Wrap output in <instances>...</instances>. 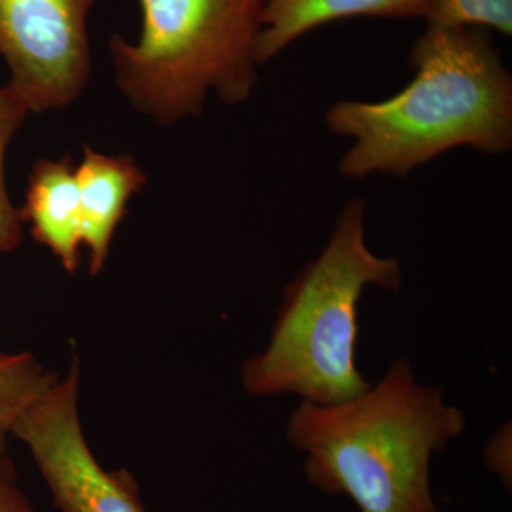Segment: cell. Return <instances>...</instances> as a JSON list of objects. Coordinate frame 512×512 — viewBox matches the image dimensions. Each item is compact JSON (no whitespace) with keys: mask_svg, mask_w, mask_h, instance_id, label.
<instances>
[{"mask_svg":"<svg viewBox=\"0 0 512 512\" xmlns=\"http://www.w3.org/2000/svg\"><path fill=\"white\" fill-rule=\"evenodd\" d=\"M409 63L413 80L392 99L338 101L326 113L329 130L353 140L340 173L403 178L456 147L511 150L512 79L490 30L427 28Z\"/></svg>","mask_w":512,"mask_h":512,"instance_id":"obj_1","label":"cell"},{"mask_svg":"<svg viewBox=\"0 0 512 512\" xmlns=\"http://www.w3.org/2000/svg\"><path fill=\"white\" fill-rule=\"evenodd\" d=\"M466 427V413L399 357L362 396L299 403L286 437L305 454L306 480L323 494L345 495L360 512H437L431 460Z\"/></svg>","mask_w":512,"mask_h":512,"instance_id":"obj_2","label":"cell"},{"mask_svg":"<svg viewBox=\"0 0 512 512\" xmlns=\"http://www.w3.org/2000/svg\"><path fill=\"white\" fill-rule=\"evenodd\" d=\"M365 220L362 198L346 202L328 244L286 285L268 345L242 365L245 392L330 406L370 389L356 363L360 299L369 286L399 291L403 272L367 247Z\"/></svg>","mask_w":512,"mask_h":512,"instance_id":"obj_3","label":"cell"},{"mask_svg":"<svg viewBox=\"0 0 512 512\" xmlns=\"http://www.w3.org/2000/svg\"><path fill=\"white\" fill-rule=\"evenodd\" d=\"M138 3V42L114 35L110 43L117 82L137 110L170 124L201 114L210 90L229 106L251 97L264 0Z\"/></svg>","mask_w":512,"mask_h":512,"instance_id":"obj_4","label":"cell"},{"mask_svg":"<svg viewBox=\"0 0 512 512\" xmlns=\"http://www.w3.org/2000/svg\"><path fill=\"white\" fill-rule=\"evenodd\" d=\"M79 360L22 414L12 436L29 448L62 512H146L126 470H106L79 416Z\"/></svg>","mask_w":512,"mask_h":512,"instance_id":"obj_5","label":"cell"},{"mask_svg":"<svg viewBox=\"0 0 512 512\" xmlns=\"http://www.w3.org/2000/svg\"><path fill=\"white\" fill-rule=\"evenodd\" d=\"M94 0H0L8 86L33 113L72 103L89 79L87 18Z\"/></svg>","mask_w":512,"mask_h":512,"instance_id":"obj_6","label":"cell"},{"mask_svg":"<svg viewBox=\"0 0 512 512\" xmlns=\"http://www.w3.org/2000/svg\"><path fill=\"white\" fill-rule=\"evenodd\" d=\"M79 185L82 245L89 251L90 274L106 264L114 232L126 217L127 204L147 183V177L130 156H106L84 147L76 167Z\"/></svg>","mask_w":512,"mask_h":512,"instance_id":"obj_7","label":"cell"},{"mask_svg":"<svg viewBox=\"0 0 512 512\" xmlns=\"http://www.w3.org/2000/svg\"><path fill=\"white\" fill-rule=\"evenodd\" d=\"M436 0H264L256 39L258 66L306 33L349 18L427 19Z\"/></svg>","mask_w":512,"mask_h":512,"instance_id":"obj_8","label":"cell"},{"mask_svg":"<svg viewBox=\"0 0 512 512\" xmlns=\"http://www.w3.org/2000/svg\"><path fill=\"white\" fill-rule=\"evenodd\" d=\"M19 217L29 222L33 238L49 248L67 272L74 274L82 245V212L72 158L37 161Z\"/></svg>","mask_w":512,"mask_h":512,"instance_id":"obj_9","label":"cell"},{"mask_svg":"<svg viewBox=\"0 0 512 512\" xmlns=\"http://www.w3.org/2000/svg\"><path fill=\"white\" fill-rule=\"evenodd\" d=\"M30 353L0 352V450L22 414L57 382Z\"/></svg>","mask_w":512,"mask_h":512,"instance_id":"obj_10","label":"cell"},{"mask_svg":"<svg viewBox=\"0 0 512 512\" xmlns=\"http://www.w3.org/2000/svg\"><path fill=\"white\" fill-rule=\"evenodd\" d=\"M30 113L25 101L9 86L0 87V252L18 248L22 220L9 200L5 181V157L10 140Z\"/></svg>","mask_w":512,"mask_h":512,"instance_id":"obj_11","label":"cell"},{"mask_svg":"<svg viewBox=\"0 0 512 512\" xmlns=\"http://www.w3.org/2000/svg\"><path fill=\"white\" fill-rule=\"evenodd\" d=\"M427 28L495 29L512 35V0H436Z\"/></svg>","mask_w":512,"mask_h":512,"instance_id":"obj_12","label":"cell"},{"mask_svg":"<svg viewBox=\"0 0 512 512\" xmlns=\"http://www.w3.org/2000/svg\"><path fill=\"white\" fill-rule=\"evenodd\" d=\"M484 464L487 470L497 474L508 491L512 485L511 423L500 427L484 448Z\"/></svg>","mask_w":512,"mask_h":512,"instance_id":"obj_13","label":"cell"},{"mask_svg":"<svg viewBox=\"0 0 512 512\" xmlns=\"http://www.w3.org/2000/svg\"><path fill=\"white\" fill-rule=\"evenodd\" d=\"M0 512H36L16 483L3 450H0Z\"/></svg>","mask_w":512,"mask_h":512,"instance_id":"obj_14","label":"cell"},{"mask_svg":"<svg viewBox=\"0 0 512 512\" xmlns=\"http://www.w3.org/2000/svg\"><path fill=\"white\" fill-rule=\"evenodd\" d=\"M437 512H447V511H439V510H437Z\"/></svg>","mask_w":512,"mask_h":512,"instance_id":"obj_15","label":"cell"}]
</instances>
